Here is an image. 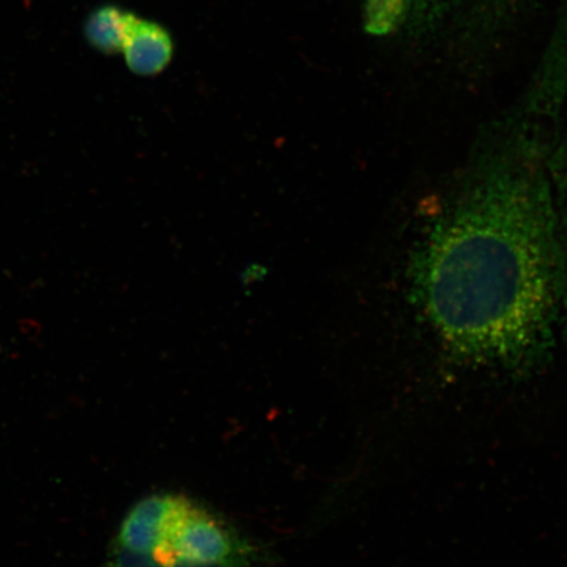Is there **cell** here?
<instances>
[{"label": "cell", "mask_w": 567, "mask_h": 567, "mask_svg": "<svg viewBox=\"0 0 567 567\" xmlns=\"http://www.w3.org/2000/svg\"><path fill=\"white\" fill-rule=\"evenodd\" d=\"M537 127L502 126L411 252L410 301L453 357L534 363L567 317V247Z\"/></svg>", "instance_id": "6da1fadb"}, {"label": "cell", "mask_w": 567, "mask_h": 567, "mask_svg": "<svg viewBox=\"0 0 567 567\" xmlns=\"http://www.w3.org/2000/svg\"><path fill=\"white\" fill-rule=\"evenodd\" d=\"M153 556L168 567L225 563L252 567L265 553L237 534L221 517L186 496L176 495L162 542Z\"/></svg>", "instance_id": "7a4b0ae2"}, {"label": "cell", "mask_w": 567, "mask_h": 567, "mask_svg": "<svg viewBox=\"0 0 567 567\" xmlns=\"http://www.w3.org/2000/svg\"><path fill=\"white\" fill-rule=\"evenodd\" d=\"M464 0H363V25L378 39L422 41L442 30Z\"/></svg>", "instance_id": "3957f363"}, {"label": "cell", "mask_w": 567, "mask_h": 567, "mask_svg": "<svg viewBox=\"0 0 567 567\" xmlns=\"http://www.w3.org/2000/svg\"><path fill=\"white\" fill-rule=\"evenodd\" d=\"M538 0H471L458 28L463 53L484 59L505 40Z\"/></svg>", "instance_id": "277c9868"}, {"label": "cell", "mask_w": 567, "mask_h": 567, "mask_svg": "<svg viewBox=\"0 0 567 567\" xmlns=\"http://www.w3.org/2000/svg\"><path fill=\"white\" fill-rule=\"evenodd\" d=\"M176 495L153 494L131 508L117 530L113 547L153 555L159 547Z\"/></svg>", "instance_id": "5b68a950"}, {"label": "cell", "mask_w": 567, "mask_h": 567, "mask_svg": "<svg viewBox=\"0 0 567 567\" xmlns=\"http://www.w3.org/2000/svg\"><path fill=\"white\" fill-rule=\"evenodd\" d=\"M122 53L132 73L153 76L172 62L174 41L165 28L133 13Z\"/></svg>", "instance_id": "8992f818"}, {"label": "cell", "mask_w": 567, "mask_h": 567, "mask_svg": "<svg viewBox=\"0 0 567 567\" xmlns=\"http://www.w3.org/2000/svg\"><path fill=\"white\" fill-rule=\"evenodd\" d=\"M133 13L117 6H102L92 11L84 24V35L96 51L113 54L122 53L127 28Z\"/></svg>", "instance_id": "52a82bcc"}, {"label": "cell", "mask_w": 567, "mask_h": 567, "mask_svg": "<svg viewBox=\"0 0 567 567\" xmlns=\"http://www.w3.org/2000/svg\"><path fill=\"white\" fill-rule=\"evenodd\" d=\"M547 169L555 196L559 226L567 247V141L548 146Z\"/></svg>", "instance_id": "ba28073f"}, {"label": "cell", "mask_w": 567, "mask_h": 567, "mask_svg": "<svg viewBox=\"0 0 567 567\" xmlns=\"http://www.w3.org/2000/svg\"><path fill=\"white\" fill-rule=\"evenodd\" d=\"M102 567H168L148 553L112 547L111 555Z\"/></svg>", "instance_id": "9c48e42d"}]
</instances>
